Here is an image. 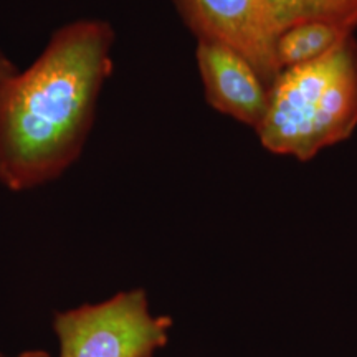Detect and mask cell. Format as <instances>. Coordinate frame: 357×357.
<instances>
[{"label":"cell","instance_id":"1","mask_svg":"<svg viewBox=\"0 0 357 357\" xmlns=\"http://www.w3.org/2000/svg\"><path fill=\"white\" fill-rule=\"evenodd\" d=\"M106 20L70 22L0 88V184L22 192L60 177L82 154L113 71Z\"/></svg>","mask_w":357,"mask_h":357},{"label":"cell","instance_id":"2","mask_svg":"<svg viewBox=\"0 0 357 357\" xmlns=\"http://www.w3.org/2000/svg\"><path fill=\"white\" fill-rule=\"evenodd\" d=\"M356 128L357 42L351 35L323 58L280 71L257 132L270 153L310 160Z\"/></svg>","mask_w":357,"mask_h":357},{"label":"cell","instance_id":"3","mask_svg":"<svg viewBox=\"0 0 357 357\" xmlns=\"http://www.w3.org/2000/svg\"><path fill=\"white\" fill-rule=\"evenodd\" d=\"M172 319L151 312L144 289H129L96 305L56 312L58 357H153L167 344Z\"/></svg>","mask_w":357,"mask_h":357},{"label":"cell","instance_id":"4","mask_svg":"<svg viewBox=\"0 0 357 357\" xmlns=\"http://www.w3.org/2000/svg\"><path fill=\"white\" fill-rule=\"evenodd\" d=\"M176 3L195 38L242 53L271 86L281 71L276 58L280 30L266 0H176Z\"/></svg>","mask_w":357,"mask_h":357},{"label":"cell","instance_id":"5","mask_svg":"<svg viewBox=\"0 0 357 357\" xmlns=\"http://www.w3.org/2000/svg\"><path fill=\"white\" fill-rule=\"evenodd\" d=\"M195 60L208 105L257 131L270 86L255 66L234 48L208 40H197Z\"/></svg>","mask_w":357,"mask_h":357},{"label":"cell","instance_id":"6","mask_svg":"<svg viewBox=\"0 0 357 357\" xmlns=\"http://www.w3.org/2000/svg\"><path fill=\"white\" fill-rule=\"evenodd\" d=\"M354 32L321 20H307L288 26L276 40V58L283 68L318 60L337 48Z\"/></svg>","mask_w":357,"mask_h":357},{"label":"cell","instance_id":"7","mask_svg":"<svg viewBox=\"0 0 357 357\" xmlns=\"http://www.w3.org/2000/svg\"><path fill=\"white\" fill-rule=\"evenodd\" d=\"M280 33L288 26L321 20L356 32L357 0H266Z\"/></svg>","mask_w":357,"mask_h":357},{"label":"cell","instance_id":"8","mask_svg":"<svg viewBox=\"0 0 357 357\" xmlns=\"http://www.w3.org/2000/svg\"><path fill=\"white\" fill-rule=\"evenodd\" d=\"M17 66L12 63L10 58H8L6 53L0 50V88L3 86V83L7 82L12 75L17 73Z\"/></svg>","mask_w":357,"mask_h":357},{"label":"cell","instance_id":"9","mask_svg":"<svg viewBox=\"0 0 357 357\" xmlns=\"http://www.w3.org/2000/svg\"><path fill=\"white\" fill-rule=\"evenodd\" d=\"M0 357H10V356L0 354ZM13 357H50V356H48L45 351H26V352H22V354L13 356Z\"/></svg>","mask_w":357,"mask_h":357}]
</instances>
